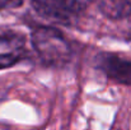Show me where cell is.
<instances>
[{"instance_id":"2","label":"cell","mask_w":131,"mask_h":130,"mask_svg":"<svg viewBox=\"0 0 131 130\" xmlns=\"http://www.w3.org/2000/svg\"><path fill=\"white\" fill-rule=\"evenodd\" d=\"M98 68L107 75V78L125 86L131 87V60L120 55L103 52L97 57Z\"/></svg>"},{"instance_id":"1","label":"cell","mask_w":131,"mask_h":130,"mask_svg":"<svg viewBox=\"0 0 131 130\" xmlns=\"http://www.w3.org/2000/svg\"><path fill=\"white\" fill-rule=\"evenodd\" d=\"M31 42L38 56L48 65L60 66L71 57L70 45L64 35L51 27H38L31 35Z\"/></svg>"},{"instance_id":"6","label":"cell","mask_w":131,"mask_h":130,"mask_svg":"<svg viewBox=\"0 0 131 130\" xmlns=\"http://www.w3.org/2000/svg\"><path fill=\"white\" fill-rule=\"evenodd\" d=\"M92 1H93V0H68L70 8L73 9V12H74L77 15H78L79 13H82Z\"/></svg>"},{"instance_id":"7","label":"cell","mask_w":131,"mask_h":130,"mask_svg":"<svg viewBox=\"0 0 131 130\" xmlns=\"http://www.w3.org/2000/svg\"><path fill=\"white\" fill-rule=\"evenodd\" d=\"M23 0H0V9H12L20 6Z\"/></svg>"},{"instance_id":"3","label":"cell","mask_w":131,"mask_h":130,"mask_svg":"<svg viewBox=\"0 0 131 130\" xmlns=\"http://www.w3.org/2000/svg\"><path fill=\"white\" fill-rule=\"evenodd\" d=\"M24 55V38L9 29L0 28V69L15 65Z\"/></svg>"},{"instance_id":"5","label":"cell","mask_w":131,"mask_h":130,"mask_svg":"<svg viewBox=\"0 0 131 130\" xmlns=\"http://www.w3.org/2000/svg\"><path fill=\"white\" fill-rule=\"evenodd\" d=\"M101 13L110 19H125L131 15V0H97Z\"/></svg>"},{"instance_id":"4","label":"cell","mask_w":131,"mask_h":130,"mask_svg":"<svg viewBox=\"0 0 131 130\" xmlns=\"http://www.w3.org/2000/svg\"><path fill=\"white\" fill-rule=\"evenodd\" d=\"M31 4L40 15L53 22L69 23L77 17L68 0H31Z\"/></svg>"}]
</instances>
